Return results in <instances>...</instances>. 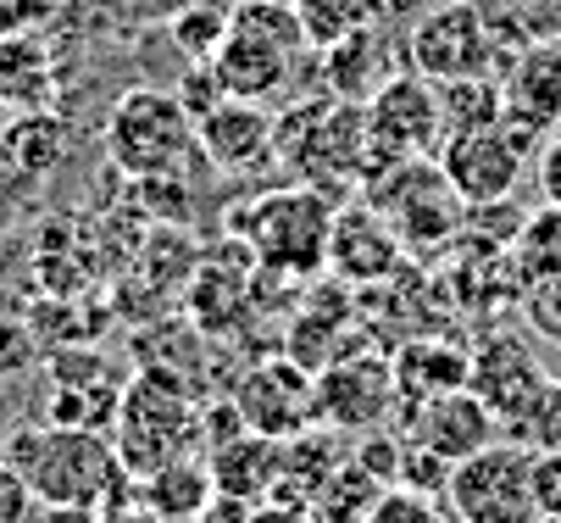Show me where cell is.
Segmentation results:
<instances>
[{
	"instance_id": "cell-2",
	"label": "cell",
	"mask_w": 561,
	"mask_h": 523,
	"mask_svg": "<svg viewBox=\"0 0 561 523\" xmlns=\"http://www.w3.org/2000/svg\"><path fill=\"white\" fill-rule=\"evenodd\" d=\"M373 162L367 106L345 95H306L278 112V168L289 184H311L329 201L362 190Z\"/></svg>"
},
{
	"instance_id": "cell-24",
	"label": "cell",
	"mask_w": 561,
	"mask_h": 523,
	"mask_svg": "<svg viewBox=\"0 0 561 523\" xmlns=\"http://www.w3.org/2000/svg\"><path fill=\"white\" fill-rule=\"evenodd\" d=\"M0 157H7L18 173H28V179L50 173V168L67 157V123L50 117V112H23V117H12V128L0 134Z\"/></svg>"
},
{
	"instance_id": "cell-1",
	"label": "cell",
	"mask_w": 561,
	"mask_h": 523,
	"mask_svg": "<svg viewBox=\"0 0 561 523\" xmlns=\"http://www.w3.org/2000/svg\"><path fill=\"white\" fill-rule=\"evenodd\" d=\"M7 463L23 474V485L45 507L106 512L134 496V479L117 457V445L101 429H67V423L18 429L7 445Z\"/></svg>"
},
{
	"instance_id": "cell-37",
	"label": "cell",
	"mask_w": 561,
	"mask_h": 523,
	"mask_svg": "<svg viewBox=\"0 0 561 523\" xmlns=\"http://www.w3.org/2000/svg\"><path fill=\"white\" fill-rule=\"evenodd\" d=\"M95 523H168V518H156L139 496H128V501H117V507H106Z\"/></svg>"
},
{
	"instance_id": "cell-26",
	"label": "cell",
	"mask_w": 561,
	"mask_h": 523,
	"mask_svg": "<svg viewBox=\"0 0 561 523\" xmlns=\"http://www.w3.org/2000/svg\"><path fill=\"white\" fill-rule=\"evenodd\" d=\"M228 23H233V7H222V0H179V7L168 12V34L184 56L195 61H211L217 45L228 39Z\"/></svg>"
},
{
	"instance_id": "cell-30",
	"label": "cell",
	"mask_w": 561,
	"mask_h": 523,
	"mask_svg": "<svg viewBox=\"0 0 561 523\" xmlns=\"http://www.w3.org/2000/svg\"><path fill=\"white\" fill-rule=\"evenodd\" d=\"M367 523H456V518H450L445 496H428V490H412V485H383Z\"/></svg>"
},
{
	"instance_id": "cell-25",
	"label": "cell",
	"mask_w": 561,
	"mask_h": 523,
	"mask_svg": "<svg viewBox=\"0 0 561 523\" xmlns=\"http://www.w3.org/2000/svg\"><path fill=\"white\" fill-rule=\"evenodd\" d=\"M378 496H383V479L367 474L356 457H345V463L329 474V485L317 490L311 518H317V523H367V512H373Z\"/></svg>"
},
{
	"instance_id": "cell-39",
	"label": "cell",
	"mask_w": 561,
	"mask_h": 523,
	"mask_svg": "<svg viewBox=\"0 0 561 523\" xmlns=\"http://www.w3.org/2000/svg\"><path fill=\"white\" fill-rule=\"evenodd\" d=\"M539 523H561V518H539Z\"/></svg>"
},
{
	"instance_id": "cell-31",
	"label": "cell",
	"mask_w": 561,
	"mask_h": 523,
	"mask_svg": "<svg viewBox=\"0 0 561 523\" xmlns=\"http://www.w3.org/2000/svg\"><path fill=\"white\" fill-rule=\"evenodd\" d=\"M523 312H528V323H534L550 345H561V273H550V278L528 284V295H523Z\"/></svg>"
},
{
	"instance_id": "cell-18",
	"label": "cell",
	"mask_w": 561,
	"mask_h": 523,
	"mask_svg": "<svg viewBox=\"0 0 561 523\" xmlns=\"http://www.w3.org/2000/svg\"><path fill=\"white\" fill-rule=\"evenodd\" d=\"M407 440L412 445H428L434 457H445L450 468L478 457L484 445L501 440V418L478 401L472 390H450L439 401H423V407H407Z\"/></svg>"
},
{
	"instance_id": "cell-7",
	"label": "cell",
	"mask_w": 561,
	"mask_h": 523,
	"mask_svg": "<svg viewBox=\"0 0 561 523\" xmlns=\"http://www.w3.org/2000/svg\"><path fill=\"white\" fill-rule=\"evenodd\" d=\"M367 201L394 223L407 251H434L450 246L467 229V201L445 179L439 157H400V162H373L362 179Z\"/></svg>"
},
{
	"instance_id": "cell-14",
	"label": "cell",
	"mask_w": 561,
	"mask_h": 523,
	"mask_svg": "<svg viewBox=\"0 0 561 523\" xmlns=\"http://www.w3.org/2000/svg\"><path fill=\"white\" fill-rule=\"evenodd\" d=\"M439 168L445 179L456 184V195L467 206H501L517 195L523 173H528V151L501 128H461V134H445L439 145Z\"/></svg>"
},
{
	"instance_id": "cell-15",
	"label": "cell",
	"mask_w": 561,
	"mask_h": 523,
	"mask_svg": "<svg viewBox=\"0 0 561 523\" xmlns=\"http://www.w3.org/2000/svg\"><path fill=\"white\" fill-rule=\"evenodd\" d=\"M407 262V240L394 235V223L373 206V201H351L334 212V235H329V278L367 289V284H389Z\"/></svg>"
},
{
	"instance_id": "cell-34",
	"label": "cell",
	"mask_w": 561,
	"mask_h": 523,
	"mask_svg": "<svg viewBox=\"0 0 561 523\" xmlns=\"http://www.w3.org/2000/svg\"><path fill=\"white\" fill-rule=\"evenodd\" d=\"M50 18V0H0V39L34 34Z\"/></svg>"
},
{
	"instance_id": "cell-28",
	"label": "cell",
	"mask_w": 561,
	"mask_h": 523,
	"mask_svg": "<svg viewBox=\"0 0 561 523\" xmlns=\"http://www.w3.org/2000/svg\"><path fill=\"white\" fill-rule=\"evenodd\" d=\"M300 34L311 50H329L340 39H351L356 29H367V0H289Z\"/></svg>"
},
{
	"instance_id": "cell-16",
	"label": "cell",
	"mask_w": 561,
	"mask_h": 523,
	"mask_svg": "<svg viewBox=\"0 0 561 523\" xmlns=\"http://www.w3.org/2000/svg\"><path fill=\"white\" fill-rule=\"evenodd\" d=\"M201 151L228 179H256L262 168L278 162V112H267L262 101L228 95L201 117Z\"/></svg>"
},
{
	"instance_id": "cell-6",
	"label": "cell",
	"mask_w": 561,
	"mask_h": 523,
	"mask_svg": "<svg viewBox=\"0 0 561 523\" xmlns=\"http://www.w3.org/2000/svg\"><path fill=\"white\" fill-rule=\"evenodd\" d=\"M300 50L311 45L300 34L295 7H284V0H239L228 39L211 56V72L233 101H267L289 84Z\"/></svg>"
},
{
	"instance_id": "cell-33",
	"label": "cell",
	"mask_w": 561,
	"mask_h": 523,
	"mask_svg": "<svg viewBox=\"0 0 561 523\" xmlns=\"http://www.w3.org/2000/svg\"><path fill=\"white\" fill-rule=\"evenodd\" d=\"M534 501H539V518H561V452L534 457Z\"/></svg>"
},
{
	"instance_id": "cell-20",
	"label": "cell",
	"mask_w": 561,
	"mask_h": 523,
	"mask_svg": "<svg viewBox=\"0 0 561 523\" xmlns=\"http://www.w3.org/2000/svg\"><path fill=\"white\" fill-rule=\"evenodd\" d=\"M389 362H394L400 407H423V401H439V396H450V390H467L472 351H461V345L445 340V334H417V340L400 345Z\"/></svg>"
},
{
	"instance_id": "cell-35",
	"label": "cell",
	"mask_w": 561,
	"mask_h": 523,
	"mask_svg": "<svg viewBox=\"0 0 561 523\" xmlns=\"http://www.w3.org/2000/svg\"><path fill=\"white\" fill-rule=\"evenodd\" d=\"M28 501H34V490L23 485V474L12 463H0V523H23Z\"/></svg>"
},
{
	"instance_id": "cell-36",
	"label": "cell",
	"mask_w": 561,
	"mask_h": 523,
	"mask_svg": "<svg viewBox=\"0 0 561 523\" xmlns=\"http://www.w3.org/2000/svg\"><path fill=\"white\" fill-rule=\"evenodd\" d=\"M539 190L550 206H561V128L545 139V151H539Z\"/></svg>"
},
{
	"instance_id": "cell-4",
	"label": "cell",
	"mask_w": 561,
	"mask_h": 523,
	"mask_svg": "<svg viewBox=\"0 0 561 523\" xmlns=\"http://www.w3.org/2000/svg\"><path fill=\"white\" fill-rule=\"evenodd\" d=\"M106 157L123 179H195L206 162L201 123L179 101V90H123L106 117Z\"/></svg>"
},
{
	"instance_id": "cell-11",
	"label": "cell",
	"mask_w": 561,
	"mask_h": 523,
	"mask_svg": "<svg viewBox=\"0 0 561 523\" xmlns=\"http://www.w3.org/2000/svg\"><path fill=\"white\" fill-rule=\"evenodd\" d=\"M407 61H412V72H423L434 84L478 79L495 61V29L472 0H445V7L417 12V23L407 34Z\"/></svg>"
},
{
	"instance_id": "cell-27",
	"label": "cell",
	"mask_w": 561,
	"mask_h": 523,
	"mask_svg": "<svg viewBox=\"0 0 561 523\" xmlns=\"http://www.w3.org/2000/svg\"><path fill=\"white\" fill-rule=\"evenodd\" d=\"M439 106H445V134H461V128H490V123H501V79L478 72V79L439 84Z\"/></svg>"
},
{
	"instance_id": "cell-12",
	"label": "cell",
	"mask_w": 561,
	"mask_h": 523,
	"mask_svg": "<svg viewBox=\"0 0 561 523\" xmlns=\"http://www.w3.org/2000/svg\"><path fill=\"white\" fill-rule=\"evenodd\" d=\"M394 407H400L394 362L378 351H345L317 373V423L340 434H373L389 423Z\"/></svg>"
},
{
	"instance_id": "cell-17",
	"label": "cell",
	"mask_w": 561,
	"mask_h": 523,
	"mask_svg": "<svg viewBox=\"0 0 561 523\" xmlns=\"http://www.w3.org/2000/svg\"><path fill=\"white\" fill-rule=\"evenodd\" d=\"M550 385V373L539 367V356L517 340V334H490L484 345L472 351V367H467V390L484 401L495 418H501V434L517 412H528V401Z\"/></svg>"
},
{
	"instance_id": "cell-21",
	"label": "cell",
	"mask_w": 561,
	"mask_h": 523,
	"mask_svg": "<svg viewBox=\"0 0 561 523\" xmlns=\"http://www.w3.org/2000/svg\"><path fill=\"white\" fill-rule=\"evenodd\" d=\"M134 496H139L156 518H168V523H195V518L211 507L217 479H211V463L179 457V463H168V468L145 474V479L134 485Z\"/></svg>"
},
{
	"instance_id": "cell-13",
	"label": "cell",
	"mask_w": 561,
	"mask_h": 523,
	"mask_svg": "<svg viewBox=\"0 0 561 523\" xmlns=\"http://www.w3.org/2000/svg\"><path fill=\"white\" fill-rule=\"evenodd\" d=\"M245 429L273 434V440H295L300 429L317 423V373H306L295 356H256L245 373L233 379V396Z\"/></svg>"
},
{
	"instance_id": "cell-23",
	"label": "cell",
	"mask_w": 561,
	"mask_h": 523,
	"mask_svg": "<svg viewBox=\"0 0 561 523\" xmlns=\"http://www.w3.org/2000/svg\"><path fill=\"white\" fill-rule=\"evenodd\" d=\"M317 56H323V84H329V95H345V101H367V95L389 79V72H378L383 39L367 34V29H356L351 39L317 50Z\"/></svg>"
},
{
	"instance_id": "cell-19",
	"label": "cell",
	"mask_w": 561,
	"mask_h": 523,
	"mask_svg": "<svg viewBox=\"0 0 561 523\" xmlns=\"http://www.w3.org/2000/svg\"><path fill=\"white\" fill-rule=\"evenodd\" d=\"M206 463H211V479L222 496H239V501H267L284 479V440L273 434H256V429H239L217 445H206Z\"/></svg>"
},
{
	"instance_id": "cell-40",
	"label": "cell",
	"mask_w": 561,
	"mask_h": 523,
	"mask_svg": "<svg viewBox=\"0 0 561 523\" xmlns=\"http://www.w3.org/2000/svg\"><path fill=\"white\" fill-rule=\"evenodd\" d=\"M95 7H112V0H95Z\"/></svg>"
},
{
	"instance_id": "cell-29",
	"label": "cell",
	"mask_w": 561,
	"mask_h": 523,
	"mask_svg": "<svg viewBox=\"0 0 561 523\" xmlns=\"http://www.w3.org/2000/svg\"><path fill=\"white\" fill-rule=\"evenodd\" d=\"M506 440L528 445L534 457L561 452V379H550V385L528 401V412H517V418L506 423Z\"/></svg>"
},
{
	"instance_id": "cell-9",
	"label": "cell",
	"mask_w": 561,
	"mask_h": 523,
	"mask_svg": "<svg viewBox=\"0 0 561 523\" xmlns=\"http://www.w3.org/2000/svg\"><path fill=\"white\" fill-rule=\"evenodd\" d=\"M362 106H367V134H373V162L439 157L445 106H439V84L434 79H423V72H389Z\"/></svg>"
},
{
	"instance_id": "cell-3",
	"label": "cell",
	"mask_w": 561,
	"mask_h": 523,
	"mask_svg": "<svg viewBox=\"0 0 561 523\" xmlns=\"http://www.w3.org/2000/svg\"><path fill=\"white\" fill-rule=\"evenodd\" d=\"M334 201L311 184H284V190H262L245 195L228 212V235L245 240V251L256 257L262 273L278 278H323L329 273V235H334Z\"/></svg>"
},
{
	"instance_id": "cell-22",
	"label": "cell",
	"mask_w": 561,
	"mask_h": 523,
	"mask_svg": "<svg viewBox=\"0 0 561 523\" xmlns=\"http://www.w3.org/2000/svg\"><path fill=\"white\" fill-rule=\"evenodd\" d=\"M56 90V61L34 34L0 39V101L12 112H45Z\"/></svg>"
},
{
	"instance_id": "cell-5",
	"label": "cell",
	"mask_w": 561,
	"mask_h": 523,
	"mask_svg": "<svg viewBox=\"0 0 561 523\" xmlns=\"http://www.w3.org/2000/svg\"><path fill=\"white\" fill-rule=\"evenodd\" d=\"M112 445L128 468V479L139 485L145 474L168 468L179 457H201L206 452V418L195 412L190 390L162 367H145L123 385L117 418H112Z\"/></svg>"
},
{
	"instance_id": "cell-32",
	"label": "cell",
	"mask_w": 561,
	"mask_h": 523,
	"mask_svg": "<svg viewBox=\"0 0 561 523\" xmlns=\"http://www.w3.org/2000/svg\"><path fill=\"white\" fill-rule=\"evenodd\" d=\"M179 101L195 112V123L211 112V106H222L228 101V90L217 84V72H211V61H195L190 72H184V84H179Z\"/></svg>"
},
{
	"instance_id": "cell-10",
	"label": "cell",
	"mask_w": 561,
	"mask_h": 523,
	"mask_svg": "<svg viewBox=\"0 0 561 523\" xmlns=\"http://www.w3.org/2000/svg\"><path fill=\"white\" fill-rule=\"evenodd\" d=\"M501 128L523 151H545V139L561 128V45L556 39H523L512 56H501Z\"/></svg>"
},
{
	"instance_id": "cell-8",
	"label": "cell",
	"mask_w": 561,
	"mask_h": 523,
	"mask_svg": "<svg viewBox=\"0 0 561 523\" xmlns=\"http://www.w3.org/2000/svg\"><path fill=\"white\" fill-rule=\"evenodd\" d=\"M445 507L456 523H539L534 501V452L517 440H495L478 457L450 468Z\"/></svg>"
},
{
	"instance_id": "cell-38",
	"label": "cell",
	"mask_w": 561,
	"mask_h": 523,
	"mask_svg": "<svg viewBox=\"0 0 561 523\" xmlns=\"http://www.w3.org/2000/svg\"><path fill=\"white\" fill-rule=\"evenodd\" d=\"M7 128H12V106H7V101H0V134H7Z\"/></svg>"
}]
</instances>
